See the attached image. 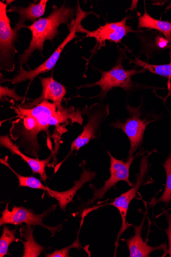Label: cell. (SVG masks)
Here are the masks:
<instances>
[{
    "mask_svg": "<svg viewBox=\"0 0 171 257\" xmlns=\"http://www.w3.org/2000/svg\"><path fill=\"white\" fill-rule=\"evenodd\" d=\"M47 0H41L38 4H31L28 7H13L8 12H16L19 15V19L16 27L14 29L18 33L24 26V23L27 21L34 23L41 17L45 13Z\"/></svg>",
    "mask_w": 171,
    "mask_h": 257,
    "instance_id": "obj_17",
    "label": "cell"
},
{
    "mask_svg": "<svg viewBox=\"0 0 171 257\" xmlns=\"http://www.w3.org/2000/svg\"><path fill=\"white\" fill-rule=\"evenodd\" d=\"M78 11L77 17L73 21V23H72L69 34L47 60L37 68L30 71H27L26 70H24L21 65L19 72L17 75L12 79H6L5 78L2 79L1 83L10 82L13 84H17L29 80L30 81V83H31L34 79L39 75L51 71L55 67L65 46L72 40L78 37L76 35L77 27L80 24V22L84 18L86 17L87 15H88V13L83 12L80 9L79 6Z\"/></svg>",
    "mask_w": 171,
    "mask_h": 257,
    "instance_id": "obj_5",
    "label": "cell"
},
{
    "mask_svg": "<svg viewBox=\"0 0 171 257\" xmlns=\"http://www.w3.org/2000/svg\"><path fill=\"white\" fill-rule=\"evenodd\" d=\"M16 230H11L8 227L5 225L4 227L3 235L0 238V256L4 257L9 254V247L11 243L17 242L18 239L16 238Z\"/></svg>",
    "mask_w": 171,
    "mask_h": 257,
    "instance_id": "obj_23",
    "label": "cell"
},
{
    "mask_svg": "<svg viewBox=\"0 0 171 257\" xmlns=\"http://www.w3.org/2000/svg\"><path fill=\"white\" fill-rule=\"evenodd\" d=\"M17 111L32 116L37 121L41 132H46L48 136V128L51 126H55L57 131H65L62 129L61 124L71 121L82 125L83 121L81 111L79 109L76 111L74 107H71L59 110L55 104L46 100L31 109L19 106Z\"/></svg>",
    "mask_w": 171,
    "mask_h": 257,
    "instance_id": "obj_2",
    "label": "cell"
},
{
    "mask_svg": "<svg viewBox=\"0 0 171 257\" xmlns=\"http://www.w3.org/2000/svg\"><path fill=\"white\" fill-rule=\"evenodd\" d=\"M74 14V10L63 5L55 9L50 16L40 18L31 26H24L23 28H27L31 31L32 38L29 48L20 57L21 65L27 63L36 50H38L42 53L45 41H53L59 34L60 26L67 23Z\"/></svg>",
    "mask_w": 171,
    "mask_h": 257,
    "instance_id": "obj_1",
    "label": "cell"
},
{
    "mask_svg": "<svg viewBox=\"0 0 171 257\" xmlns=\"http://www.w3.org/2000/svg\"><path fill=\"white\" fill-rule=\"evenodd\" d=\"M123 56H119L116 65L108 71H100L101 78L92 84H88L80 86L81 88H90L95 86H99L101 90L98 95L102 99L106 96L107 93L114 88H121L126 91L131 90L135 86L132 81V77L137 74L144 73L145 69H132L126 70L122 65Z\"/></svg>",
    "mask_w": 171,
    "mask_h": 257,
    "instance_id": "obj_4",
    "label": "cell"
},
{
    "mask_svg": "<svg viewBox=\"0 0 171 257\" xmlns=\"http://www.w3.org/2000/svg\"><path fill=\"white\" fill-rule=\"evenodd\" d=\"M7 7V5L0 2V55L2 67L5 68L8 63L11 70L15 66L14 56L16 50L14 43L17 33L11 27Z\"/></svg>",
    "mask_w": 171,
    "mask_h": 257,
    "instance_id": "obj_10",
    "label": "cell"
},
{
    "mask_svg": "<svg viewBox=\"0 0 171 257\" xmlns=\"http://www.w3.org/2000/svg\"><path fill=\"white\" fill-rule=\"evenodd\" d=\"M83 172L81 174L80 179L75 182V185L71 189L65 192H58L52 190L48 188L47 192L52 197L56 199L60 205L61 209L65 210L67 205L73 201V198L76 195L77 191L82 188L86 183L90 182L96 177L94 172L86 170L85 166L81 165Z\"/></svg>",
    "mask_w": 171,
    "mask_h": 257,
    "instance_id": "obj_16",
    "label": "cell"
},
{
    "mask_svg": "<svg viewBox=\"0 0 171 257\" xmlns=\"http://www.w3.org/2000/svg\"><path fill=\"white\" fill-rule=\"evenodd\" d=\"M131 62L145 70H147L151 73L171 80V62L167 64L154 65L146 63L138 58H135L134 61H131Z\"/></svg>",
    "mask_w": 171,
    "mask_h": 257,
    "instance_id": "obj_21",
    "label": "cell"
},
{
    "mask_svg": "<svg viewBox=\"0 0 171 257\" xmlns=\"http://www.w3.org/2000/svg\"><path fill=\"white\" fill-rule=\"evenodd\" d=\"M0 145L8 149L13 155H16L21 157L23 160L27 162L32 170L33 174H39L41 179L46 182L48 177L46 175L45 168L50 163L53 155L45 160H39L38 158L30 157L22 153L19 147L14 144L8 136H4L0 138Z\"/></svg>",
    "mask_w": 171,
    "mask_h": 257,
    "instance_id": "obj_15",
    "label": "cell"
},
{
    "mask_svg": "<svg viewBox=\"0 0 171 257\" xmlns=\"http://www.w3.org/2000/svg\"><path fill=\"white\" fill-rule=\"evenodd\" d=\"M126 108L129 115L126 121H116L111 125L115 128L121 130L128 137L130 144L128 159L133 156L134 153L143 142L146 126L156 119L155 116L152 115L148 116L143 120L141 119L140 105L134 108L128 104Z\"/></svg>",
    "mask_w": 171,
    "mask_h": 257,
    "instance_id": "obj_6",
    "label": "cell"
},
{
    "mask_svg": "<svg viewBox=\"0 0 171 257\" xmlns=\"http://www.w3.org/2000/svg\"><path fill=\"white\" fill-rule=\"evenodd\" d=\"M144 214L143 219L139 225H133L134 235L130 238L124 240L126 243L129 250L130 257H149L150 254L155 250H162L164 252L162 256L167 254V245L162 244L158 246H152L149 245L147 242L144 241L142 238V230L146 214Z\"/></svg>",
    "mask_w": 171,
    "mask_h": 257,
    "instance_id": "obj_13",
    "label": "cell"
},
{
    "mask_svg": "<svg viewBox=\"0 0 171 257\" xmlns=\"http://www.w3.org/2000/svg\"><path fill=\"white\" fill-rule=\"evenodd\" d=\"M128 19L129 17H126L119 22L107 23L104 26L93 31L85 30L80 24L77 27V33H85L86 38H94L97 45L100 47L105 46L106 41L118 43L129 33L135 32L127 25L126 22Z\"/></svg>",
    "mask_w": 171,
    "mask_h": 257,
    "instance_id": "obj_11",
    "label": "cell"
},
{
    "mask_svg": "<svg viewBox=\"0 0 171 257\" xmlns=\"http://www.w3.org/2000/svg\"><path fill=\"white\" fill-rule=\"evenodd\" d=\"M81 247L80 243L79 240V234L76 240L73 242L71 245L65 248L59 250H56L53 253H46L45 256L47 257H69V250L72 248H79Z\"/></svg>",
    "mask_w": 171,
    "mask_h": 257,
    "instance_id": "obj_24",
    "label": "cell"
},
{
    "mask_svg": "<svg viewBox=\"0 0 171 257\" xmlns=\"http://www.w3.org/2000/svg\"><path fill=\"white\" fill-rule=\"evenodd\" d=\"M170 47V48H171V46Z\"/></svg>",
    "mask_w": 171,
    "mask_h": 257,
    "instance_id": "obj_28",
    "label": "cell"
},
{
    "mask_svg": "<svg viewBox=\"0 0 171 257\" xmlns=\"http://www.w3.org/2000/svg\"><path fill=\"white\" fill-rule=\"evenodd\" d=\"M163 167L166 173V183L164 191L158 199L154 201L152 203L153 206L160 202H162L166 205H168L171 201V153L164 162Z\"/></svg>",
    "mask_w": 171,
    "mask_h": 257,
    "instance_id": "obj_22",
    "label": "cell"
},
{
    "mask_svg": "<svg viewBox=\"0 0 171 257\" xmlns=\"http://www.w3.org/2000/svg\"><path fill=\"white\" fill-rule=\"evenodd\" d=\"M107 152L110 159V177L105 181L104 186L101 188L97 189L94 185L90 184V188L93 190V197L87 202L86 205H90L96 200L102 199L107 192L120 181H125L131 187L134 185L129 179L130 169L133 161L140 153L127 159V161L124 162L116 159L109 151Z\"/></svg>",
    "mask_w": 171,
    "mask_h": 257,
    "instance_id": "obj_8",
    "label": "cell"
},
{
    "mask_svg": "<svg viewBox=\"0 0 171 257\" xmlns=\"http://www.w3.org/2000/svg\"><path fill=\"white\" fill-rule=\"evenodd\" d=\"M150 154H151V152L149 153L147 156H144L141 159L139 166V172L137 175L136 183L134 186L132 187V188L127 192L121 194L119 197L116 198L112 202L103 204L99 207H101L106 205L113 206L118 209L121 216V226L118 233L117 239L115 243V256L117 248L119 246V240L120 237L129 227L132 226V224H128L127 222L128 208L130 202L136 197L137 192L143 182L145 174L147 173L148 167V159Z\"/></svg>",
    "mask_w": 171,
    "mask_h": 257,
    "instance_id": "obj_7",
    "label": "cell"
},
{
    "mask_svg": "<svg viewBox=\"0 0 171 257\" xmlns=\"http://www.w3.org/2000/svg\"><path fill=\"white\" fill-rule=\"evenodd\" d=\"M8 157L5 159H1V163L3 165L9 168L17 177L19 183V187H27L34 189L42 190L47 192L48 187L44 186L41 181L33 176H23L17 173L9 165Z\"/></svg>",
    "mask_w": 171,
    "mask_h": 257,
    "instance_id": "obj_20",
    "label": "cell"
},
{
    "mask_svg": "<svg viewBox=\"0 0 171 257\" xmlns=\"http://www.w3.org/2000/svg\"><path fill=\"white\" fill-rule=\"evenodd\" d=\"M155 43L158 48L162 49L167 48L170 43L165 37L161 36H158L156 38Z\"/></svg>",
    "mask_w": 171,
    "mask_h": 257,
    "instance_id": "obj_27",
    "label": "cell"
},
{
    "mask_svg": "<svg viewBox=\"0 0 171 257\" xmlns=\"http://www.w3.org/2000/svg\"><path fill=\"white\" fill-rule=\"evenodd\" d=\"M19 117L22 119L23 130H21L22 133L21 143L23 144L25 148L28 150V153L34 157L38 156L40 149V145L38 143L37 137L41 132L40 129L36 120L32 116L18 113Z\"/></svg>",
    "mask_w": 171,
    "mask_h": 257,
    "instance_id": "obj_14",
    "label": "cell"
},
{
    "mask_svg": "<svg viewBox=\"0 0 171 257\" xmlns=\"http://www.w3.org/2000/svg\"><path fill=\"white\" fill-rule=\"evenodd\" d=\"M171 211V208L169 209ZM163 213L166 217V220L167 222L168 226L165 231L168 239V249L167 254H168L171 257V213H169L168 211L163 209Z\"/></svg>",
    "mask_w": 171,
    "mask_h": 257,
    "instance_id": "obj_26",
    "label": "cell"
},
{
    "mask_svg": "<svg viewBox=\"0 0 171 257\" xmlns=\"http://www.w3.org/2000/svg\"><path fill=\"white\" fill-rule=\"evenodd\" d=\"M9 205L8 203L3 212V216L0 218V226H1L7 224L18 225L22 223L34 226L40 225L50 230L52 236H54L57 232H59L62 229V224L56 227H51L45 225L43 223V219L53 211L55 205L42 214L37 215L30 210L23 207L14 206L11 211L9 208Z\"/></svg>",
    "mask_w": 171,
    "mask_h": 257,
    "instance_id": "obj_9",
    "label": "cell"
},
{
    "mask_svg": "<svg viewBox=\"0 0 171 257\" xmlns=\"http://www.w3.org/2000/svg\"><path fill=\"white\" fill-rule=\"evenodd\" d=\"M42 85V93L40 97L31 102L21 105L23 108L31 109L41 102L51 100L55 104L58 110H63L65 108L62 105V101L66 94L65 87L56 81L53 78H40Z\"/></svg>",
    "mask_w": 171,
    "mask_h": 257,
    "instance_id": "obj_12",
    "label": "cell"
},
{
    "mask_svg": "<svg viewBox=\"0 0 171 257\" xmlns=\"http://www.w3.org/2000/svg\"><path fill=\"white\" fill-rule=\"evenodd\" d=\"M81 111L82 114L88 116V122L80 135L72 142L67 156L56 167L55 173L73 152L78 151L81 148L88 145L91 140L99 137L101 125L109 114V105L96 103L90 107L86 106Z\"/></svg>",
    "mask_w": 171,
    "mask_h": 257,
    "instance_id": "obj_3",
    "label": "cell"
},
{
    "mask_svg": "<svg viewBox=\"0 0 171 257\" xmlns=\"http://www.w3.org/2000/svg\"><path fill=\"white\" fill-rule=\"evenodd\" d=\"M8 97L14 99L16 101H21L24 99L23 97L19 96L15 89H10L8 87L0 86V97L1 100L3 97Z\"/></svg>",
    "mask_w": 171,
    "mask_h": 257,
    "instance_id": "obj_25",
    "label": "cell"
},
{
    "mask_svg": "<svg viewBox=\"0 0 171 257\" xmlns=\"http://www.w3.org/2000/svg\"><path fill=\"white\" fill-rule=\"evenodd\" d=\"M138 28L149 29L159 31L171 43V22L158 20L152 17L146 11L145 7L143 15L138 18Z\"/></svg>",
    "mask_w": 171,
    "mask_h": 257,
    "instance_id": "obj_18",
    "label": "cell"
},
{
    "mask_svg": "<svg viewBox=\"0 0 171 257\" xmlns=\"http://www.w3.org/2000/svg\"><path fill=\"white\" fill-rule=\"evenodd\" d=\"M21 237L25 240L21 241L24 245L23 257H38L44 248L35 240L33 228L30 225H24L20 229Z\"/></svg>",
    "mask_w": 171,
    "mask_h": 257,
    "instance_id": "obj_19",
    "label": "cell"
}]
</instances>
